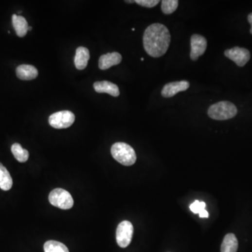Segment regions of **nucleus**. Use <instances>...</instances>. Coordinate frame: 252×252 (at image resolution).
<instances>
[{
    "mask_svg": "<svg viewBox=\"0 0 252 252\" xmlns=\"http://www.w3.org/2000/svg\"><path fill=\"white\" fill-rule=\"evenodd\" d=\"M89 59H90V53L87 48L80 46L76 49V55L74 57V64L76 69L79 70L85 69L87 67Z\"/></svg>",
    "mask_w": 252,
    "mask_h": 252,
    "instance_id": "obj_13",
    "label": "nucleus"
},
{
    "mask_svg": "<svg viewBox=\"0 0 252 252\" xmlns=\"http://www.w3.org/2000/svg\"><path fill=\"white\" fill-rule=\"evenodd\" d=\"M190 86L189 81H180L168 83L162 89L161 95L165 98H172L178 92L185 91Z\"/></svg>",
    "mask_w": 252,
    "mask_h": 252,
    "instance_id": "obj_9",
    "label": "nucleus"
},
{
    "mask_svg": "<svg viewBox=\"0 0 252 252\" xmlns=\"http://www.w3.org/2000/svg\"><path fill=\"white\" fill-rule=\"evenodd\" d=\"M44 252H70L64 244L55 240L47 241L44 244Z\"/></svg>",
    "mask_w": 252,
    "mask_h": 252,
    "instance_id": "obj_18",
    "label": "nucleus"
},
{
    "mask_svg": "<svg viewBox=\"0 0 252 252\" xmlns=\"http://www.w3.org/2000/svg\"><path fill=\"white\" fill-rule=\"evenodd\" d=\"M170 41L171 35L170 32L162 24H151L144 33V48L151 57L162 56L167 52Z\"/></svg>",
    "mask_w": 252,
    "mask_h": 252,
    "instance_id": "obj_1",
    "label": "nucleus"
},
{
    "mask_svg": "<svg viewBox=\"0 0 252 252\" xmlns=\"http://www.w3.org/2000/svg\"><path fill=\"white\" fill-rule=\"evenodd\" d=\"M237 113L234 104L228 101L219 102L209 108L207 114L212 119L218 121L228 120L235 117Z\"/></svg>",
    "mask_w": 252,
    "mask_h": 252,
    "instance_id": "obj_3",
    "label": "nucleus"
},
{
    "mask_svg": "<svg viewBox=\"0 0 252 252\" xmlns=\"http://www.w3.org/2000/svg\"><path fill=\"white\" fill-rule=\"evenodd\" d=\"M12 23L14 30L19 37H23L26 35L29 26L25 18L14 14L12 17Z\"/></svg>",
    "mask_w": 252,
    "mask_h": 252,
    "instance_id": "obj_14",
    "label": "nucleus"
},
{
    "mask_svg": "<svg viewBox=\"0 0 252 252\" xmlns=\"http://www.w3.org/2000/svg\"><path fill=\"white\" fill-rule=\"evenodd\" d=\"M224 54L239 67L245 66L250 59V53L245 48H232L226 50Z\"/></svg>",
    "mask_w": 252,
    "mask_h": 252,
    "instance_id": "obj_7",
    "label": "nucleus"
},
{
    "mask_svg": "<svg viewBox=\"0 0 252 252\" xmlns=\"http://www.w3.org/2000/svg\"><path fill=\"white\" fill-rule=\"evenodd\" d=\"M94 89L98 93H108L113 97L120 95L119 87L108 81H97L93 84Z\"/></svg>",
    "mask_w": 252,
    "mask_h": 252,
    "instance_id": "obj_11",
    "label": "nucleus"
},
{
    "mask_svg": "<svg viewBox=\"0 0 252 252\" xmlns=\"http://www.w3.org/2000/svg\"><path fill=\"white\" fill-rule=\"evenodd\" d=\"M126 2H127V3H133V2H135V1H126Z\"/></svg>",
    "mask_w": 252,
    "mask_h": 252,
    "instance_id": "obj_24",
    "label": "nucleus"
},
{
    "mask_svg": "<svg viewBox=\"0 0 252 252\" xmlns=\"http://www.w3.org/2000/svg\"><path fill=\"white\" fill-rule=\"evenodd\" d=\"M178 0H163L161 1V10L165 14H171L178 9Z\"/></svg>",
    "mask_w": 252,
    "mask_h": 252,
    "instance_id": "obj_19",
    "label": "nucleus"
},
{
    "mask_svg": "<svg viewBox=\"0 0 252 252\" xmlns=\"http://www.w3.org/2000/svg\"><path fill=\"white\" fill-rule=\"evenodd\" d=\"M199 215H200V218H208L209 217V214L206 210H203L202 211H201L200 213H199Z\"/></svg>",
    "mask_w": 252,
    "mask_h": 252,
    "instance_id": "obj_22",
    "label": "nucleus"
},
{
    "mask_svg": "<svg viewBox=\"0 0 252 252\" xmlns=\"http://www.w3.org/2000/svg\"><path fill=\"white\" fill-rule=\"evenodd\" d=\"M12 152L15 159L18 162H25L28 160L29 152L28 150L23 149L21 145L15 143L12 146Z\"/></svg>",
    "mask_w": 252,
    "mask_h": 252,
    "instance_id": "obj_17",
    "label": "nucleus"
},
{
    "mask_svg": "<svg viewBox=\"0 0 252 252\" xmlns=\"http://www.w3.org/2000/svg\"><path fill=\"white\" fill-rule=\"evenodd\" d=\"M237 248L238 241L234 234H229L225 236L221 244V252H237Z\"/></svg>",
    "mask_w": 252,
    "mask_h": 252,
    "instance_id": "obj_15",
    "label": "nucleus"
},
{
    "mask_svg": "<svg viewBox=\"0 0 252 252\" xmlns=\"http://www.w3.org/2000/svg\"><path fill=\"white\" fill-rule=\"evenodd\" d=\"M134 228L130 221H124L121 222L116 229V242L122 248H126L131 242L133 235Z\"/></svg>",
    "mask_w": 252,
    "mask_h": 252,
    "instance_id": "obj_6",
    "label": "nucleus"
},
{
    "mask_svg": "<svg viewBox=\"0 0 252 252\" xmlns=\"http://www.w3.org/2000/svg\"><path fill=\"white\" fill-rule=\"evenodd\" d=\"M207 42L206 39L200 35H192L191 38V54L190 57L194 61L198 59L206 51Z\"/></svg>",
    "mask_w": 252,
    "mask_h": 252,
    "instance_id": "obj_8",
    "label": "nucleus"
},
{
    "mask_svg": "<svg viewBox=\"0 0 252 252\" xmlns=\"http://www.w3.org/2000/svg\"><path fill=\"white\" fill-rule=\"evenodd\" d=\"M113 158L125 166H130L136 162L135 150L130 145L124 143L114 144L111 148Z\"/></svg>",
    "mask_w": 252,
    "mask_h": 252,
    "instance_id": "obj_2",
    "label": "nucleus"
},
{
    "mask_svg": "<svg viewBox=\"0 0 252 252\" xmlns=\"http://www.w3.org/2000/svg\"><path fill=\"white\" fill-rule=\"evenodd\" d=\"M32 30L31 27H28V31H30Z\"/></svg>",
    "mask_w": 252,
    "mask_h": 252,
    "instance_id": "obj_25",
    "label": "nucleus"
},
{
    "mask_svg": "<svg viewBox=\"0 0 252 252\" xmlns=\"http://www.w3.org/2000/svg\"><path fill=\"white\" fill-rule=\"evenodd\" d=\"M49 200L52 205L62 210H70L74 205L71 194L66 190L60 188L53 190L49 194Z\"/></svg>",
    "mask_w": 252,
    "mask_h": 252,
    "instance_id": "obj_4",
    "label": "nucleus"
},
{
    "mask_svg": "<svg viewBox=\"0 0 252 252\" xmlns=\"http://www.w3.org/2000/svg\"><path fill=\"white\" fill-rule=\"evenodd\" d=\"M18 79L23 81H30L37 77L38 70L35 67L30 65H21L16 70Z\"/></svg>",
    "mask_w": 252,
    "mask_h": 252,
    "instance_id": "obj_12",
    "label": "nucleus"
},
{
    "mask_svg": "<svg viewBox=\"0 0 252 252\" xmlns=\"http://www.w3.org/2000/svg\"><path fill=\"white\" fill-rule=\"evenodd\" d=\"M122 60L119 53L113 52L101 55L99 59V68L102 70L109 69L111 67L119 65Z\"/></svg>",
    "mask_w": 252,
    "mask_h": 252,
    "instance_id": "obj_10",
    "label": "nucleus"
},
{
    "mask_svg": "<svg viewBox=\"0 0 252 252\" xmlns=\"http://www.w3.org/2000/svg\"><path fill=\"white\" fill-rule=\"evenodd\" d=\"M160 1L159 0H136L135 3L139 5L144 6V7L152 8L157 5Z\"/></svg>",
    "mask_w": 252,
    "mask_h": 252,
    "instance_id": "obj_21",
    "label": "nucleus"
},
{
    "mask_svg": "<svg viewBox=\"0 0 252 252\" xmlns=\"http://www.w3.org/2000/svg\"><path fill=\"white\" fill-rule=\"evenodd\" d=\"M248 21L251 25V30H250V33L252 35V13L248 16Z\"/></svg>",
    "mask_w": 252,
    "mask_h": 252,
    "instance_id": "obj_23",
    "label": "nucleus"
},
{
    "mask_svg": "<svg viewBox=\"0 0 252 252\" xmlns=\"http://www.w3.org/2000/svg\"><path fill=\"white\" fill-rule=\"evenodd\" d=\"M141 60H142V61H144V58H143V57H142V58H141Z\"/></svg>",
    "mask_w": 252,
    "mask_h": 252,
    "instance_id": "obj_26",
    "label": "nucleus"
},
{
    "mask_svg": "<svg viewBox=\"0 0 252 252\" xmlns=\"http://www.w3.org/2000/svg\"><path fill=\"white\" fill-rule=\"evenodd\" d=\"M75 121V116L72 111H57L49 116V123L54 128L64 129L70 127Z\"/></svg>",
    "mask_w": 252,
    "mask_h": 252,
    "instance_id": "obj_5",
    "label": "nucleus"
},
{
    "mask_svg": "<svg viewBox=\"0 0 252 252\" xmlns=\"http://www.w3.org/2000/svg\"><path fill=\"white\" fill-rule=\"evenodd\" d=\"M13 180L10 173L0 162V189L3 191H9L12 189Z\"/></svg>",
    "mask_w": 252,
    "mask_h": 252,
    "instance_id": "obj_16",
    "label": "nucleus"
},
{
    "mask_svg": "<svg viewBox=\"0 0 252 252\" xmlns=\"http://www.w3.org/2000/svg\"><path fill=\"white\" fill-rule=\"evenodd\" d=\"M205 207H206L205 202L196 200L195 202H193V203L190 205V209H191V211L194 212V213L199 214L201 211L205 210Z\"/></svg>",
    "mask_w": 252,
    "mask_h": 252,
    "instance_id": "obj_20",
    "label": "nucleus"
}]
</instances>
